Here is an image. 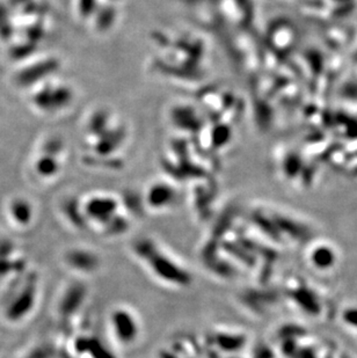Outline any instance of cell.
I'll return each instance as SVG.
<instances>
[{
  "label": "cell",
  "instance_id": "3",
  "mask_svg": "<svg viewBox=\"0 0 357 358\" xmlns=\"http://www.w3.org/2000/svg\"><path fill=\"white\" fill-rule=\"evenodd\" d=\"M65 262L74 271L85 273V274H86L85 264L90 273H93L99 267V257L91 250H84L80 248H76L68 254H65Z\"/></svg>",
  "mask_w": 357,
  "mask_h": 358
},
{
  "label": "cell",
  "instance_id": "2",
  "mask_svg": "<svg viewBox=\"0 0 357 358\" xmlns=\"http://www.w3.org/2000/svg\"><path fill=\"white\" fill-rule=\"evenodd\" d=\"M109 329L118 345L122 347L135 345L142 333L139 317L128 308H116L111 312Z\"/></svg>",
  "mask_w": 357,
  "mask_h": 358
},
{
  "label": "cell",
  "instance_id": "1",
  "mask_svg": "<svg viewBox=\"0 0 357 358\" xmlns=\"http://www.w3.org/2000/svg\"><path fill=\"white\" fill-rule=\"evenodd\" d=\"M136 254L142 259L151 274L162 282L173 285H188L192 276L181 264L162 252L151 240H142L137 243Z\"/></svg>",
  "mask_w": 357,
  "mask_h": 358
}]
</instances>
